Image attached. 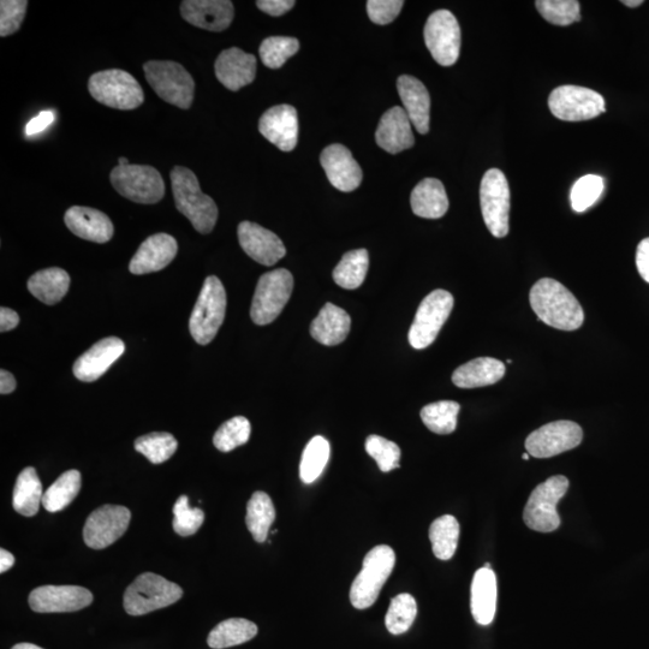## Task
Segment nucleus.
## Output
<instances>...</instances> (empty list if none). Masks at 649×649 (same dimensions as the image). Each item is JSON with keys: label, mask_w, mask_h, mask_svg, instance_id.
<instances>
[{"label": "nucleus", "mask_w": 649, "mask_h": 649, "mask_svg": "<svg viewBox=\"0 0 649 649\" xmlns=\"http://www.w3.org/2000/svg\"><path fill=\"white\" fill-rule=\"evenodd\" d=\"M293 290L294 277L288 270L278 269L261 276L250 308L254 324L265 326L275 321L287 306Z\"/></svg>", "instance_id": "1a4fd4ad"}, {"label": "nucleus", "mask_w": 649, "mask_h": 649, "mask_svg": "<svg viewBox=\"0 0 649 649\" xmlns=\"http://www.w3.org/2000/svg\"><path fill=\"white\" fill-rule=\"evenodd\" d=\"M484 568H486V569H491V564H490V563H486Z\"/></svg>", "instance_id": "0e129e2a"}, {"label": "nucleus", "mask_w": 649, "mask_h": 649, "mask_svg": "<svg viewBox=\"0 0 649 649\" xmlns=\"http://www.w3.org/2000/svg\"><path fill=\"white\" fill-rule=\"evenodd\" d=\"M505 375V365L492 357H479L464 363L452 374V381L461 389H475L493 385L502 380Z\"/></svg>", "instance_id": "c756f323"}, {"label": "nucleus", "mask_w": 649, "mask_h": 649, "mask_svg": "<svg viewBox=\"0 0 649 649\" xmlns=\"http://www.w3.org/2000/svg\"><path fill=\"white\" fill-rule=\"evenodd\" d=\"M330 452V443L324 437H314L307 444L300 464V476L305 484H312L323 474Z\"/></svg>", "instance_id": "ea45409f"}, {"label": "nucleus", "mask_w": 649, "mask_h": 649, "mask_svg": "<svg viewBox=\"0 0 649 649\" xmlns=\"http://www.w3.org/2000/svg\"><path fill=\"white\" fill-rule=\"evenodd\" d=\"M568 488L569 480L563 475L552 476L535 488L523 512L527 527L540 533L555 532L561 526L557 505Z\"/></svg>", "instance_id": "9d476101"}, {"label": "nucleus", "mask_w": 649, "mask_h": 649, "mask_svg": "<svg viewBox=\"0 0 649 649\" xmlns=\"http://www.w3.org/2000/svg\"><path fill=\"white\" fill-rule=\"evenodd\" d=\"M174 529L181 537H190L198 533L205 521L204 511L190 508L189 498L181 496L174 506Z\"/></svg>", "instance_id": "09e8293b"}, {"label": "nucleus", "mask_w": 649, "mask_h": 649, "mask_svg": "<svg viewBox=\"0 0 649 649\" xmlns=\"http://www.w3.org/2000/svg\"><path fill=\"white\" fill-rule=\"evenodd\" d=\"M529 457H531V455H529L528 452H526V454H523V455H522V458H523V460H525V461H528V460H529Z\"/></svg>", "instance_id": "e2e57ef3"}, {"label": "nucleus", "mask_w": 649, "mask_h": 649, "mask_svg": "<svg viewBox=\"0 0 649 649\" xmlns=\"http://www.w3.org/2000/svg\"><path fill=\"white\" fill-rule=\"evenodd\" d=\"M258 634V627L248 619L231 618L219 623L208 635L207 643L213 649L240 646Z\"/></svg>", "instance_id": "f704fd0d"}, {"label": "nucleus", "mask_w": 649, "mask_h": 649, "mask_svg": "<svg viewBox=\"0 0 649 649\" xmlns=\"http://www.w3.org/2000/svg\"><path fill=\"white\" fill-rule=\"evenodd\" d=\"M146 80L166 103L188 110L193 105L195 82L182 64L172 61L145 63Z\"/></svg>", "instance_id": "39448f33"}, {"label": "nucleus", "mask_w": 649, "mask_h": 649, "mask_svg": "<svg viewBox=\"0 0 649 649\" xmlns=\"http://www.w3.org/2000/svg\"><path fill=\"white\" fill-rule=\"evenodd\" d=\"M395 563V551L390 546L379 545L367 553L361 573L350 589V601L355 609L365 610L374 605L394 571Z\"/></svg>", "instance_id": "7ed1b4c3"}, {"label": "nucleus", "mask_w": 649, "mask_h": 649, "mask_svg": "<svg viewBox=\"0 0 649 649\" xmlns=\"http://www.w3.org/2000/svg\"><path fill=\"white\" fill-rule=\"evenodd\" d=\"M294 0H258L256 7L267 15L282 16L295 7Z\"/></svg>", "instance_id": "603ef678"}, {"label": "nucleus", "mask_w": 649, "mask_h": 649, "mask_svg": "<svg viewBox=\"0 0 649 649\" xmlns=\"http://www.w3.org/2000/svg\"><path fill=\"white\" fill-rule=\"evenodd\" d=\"M132 512L125 506L104 505L92 512L87 518L83 539L88 547L103 550L109 547L127 532Z\"/></svg>", "instance_id": "2eb2a0df"}, {"label": "nucleus", "mask_w": 649, "mask_h": 649, "mask_svg": "<svg viewBox=\"0 0 649 649\" xmlns=\"http://www.w3.org/2000/svg\"><path fill=\"white\" fill-rule=\"evenodd\" d=\"M81 474L79 470H68L53 482L44 493L43 505L47 511H62L77 497L81 490Z\"/></svg>", "instance_id": "4c0bfd02"}, {"label": "nucleus", "mask_w": 649, "mask_h": 649, "mask_svg": "<svg viewBox=\"0 0 649 649\" xmlns=\"http://www.w3.org/2000/svg\"><path fill=\"white\" fill-rule=\"evenodd\" d=\"M178 443L172 434L156 432L135 440V450L153 464L164 463L177 451Z\"/></svg>", "instance_id": "79ce46f5"}, {"label": "nucleus", "mask_w": 649, "mask_h": 649, "mask_svg": "<svg viewBox=\"0 0 649 649\" xmlns=\"http://www.w3.org/2000/svg\"><path fill=\"white\" fill-rule=\"evenodd\" d=\"M70 276L59 267L41 270L29 278L28 290L34 297L45 305H57L68 294Z\"/></svg>", "instance_id": "2f4dec72"}, {"label": "nucleus", "mask_w": 649, "mask_h": 649, "mask_svg": "<svg viewBox=\"0 0 649 649\" xmlns=\"http://www.w3.org/2000/svg\"><path fill=\"white\" fill-rule=\"evenodd\" d=\"M178 252V243L168 234H156L142 242L129 264V271L136 276L162 271L172 263Z\"/></svg>", "instance_id": "5701e85b"}, {"label": "nucleus", "mask_w": 649, "mask_h": 649, "mask_svg": "<svg viewBox=\"0 0 649 649\" xmlns=\"http://www.w3.org/2000/svg\"><path fill=\"white\" fill-rule=\"evenodd\" d=\"M27 0H2L0 2V37L19 31L26 17Z\"/></svg>", "instance_id": "8fccbe9b"}, {"label": "nucleus", "mask_w": 649, "mask_h": 649, "mask_svg": "<svg viewBox=\"0 0 649 649\" xmlns=\"http://www.w3.org/2000/svg\"><path fill=\"white\" fill-rule=\"evenodd\" d=\"M214 70L218 81L225 88L237 92L255 80L256 58L238 47H231L220 53Z\"/></svg>", "instance_id": "b1692460"}, {"label": "nucleus", "mask_w": 649, "mask_h": 649, "mask_svg": "<svg viewBox=\"0 0 649 649\" xmlns=\"http://www.w3.org/2000/svg\"><path fill=\"white\" fill-rule=\"evenodd\" d=\"M15 564V557L7 550L0 551V573L4 574Z\"/></svg>", "instance_id": "13d9d810"}, {"label": "nucleus", "mask_w": 649, "mask_h": 649, "mask_svg": "<svg viewBox=\"0 0 649 649\" xmlns=\"http://www.w3.org/2000/svg\"><path fill=\"white\" fill-rule=\"evenodd\" d=\"M636 266L643 281L649 283V237L641 241L637 247Z\"/></svg>", "instance_id": "5fc2aeb1"}, {"label": "nucleus", "mask_w": 649, "mask_h": 649, "mask_svg": "<svg viewBox=\"0 0 649 649\" xmlns=\"http://www.w3.org/2000/svg\"><path fill=\"white\" fill-rule=\"evenodd\" d=\"M410 204L416 216L439 219L449 210V199L444 184L436 178H425L413 190Z\"/></svg>", "instance_id": "7c9ffc66"}, {"label": "nucleus", "mask_w": 649, "mask_h": 649, "mask_svg": "<svg viewBox=\"0 0 649 649\" xmlns=\"http://www.w3.org/2000/svg\"><path fill=\"white\" fill-rule=\"evenodd\" d=\"M276 520V509L269 494L255 492L247 505L246 523L256 543H265Z\"/></svg>", "instance_id": "72a5a7b5"}, {"label": "nucleus", "mask_w": 649, "mask_h": 649, "mask_svg": "<svg viewBox=\"0 0 649 649\" xmlns=\"http://www.w3.org/2000/svg\"><path fill=\"white\" fill-rule=\"evenodd\" d=\"M461 406L454 401H439L428 404L421 410V419L428 430L437 434L454 433Z\"/></svg>", "instance_id": "58836bf2"}, {"label": "nucleus", "mask_w": 649, "mask_h": 649, "mask_svg": "<svg viewBox=\"0 0 649 649\" xmlns=\"http://www.w3.org/2000/svg\"><path fill=\"white\" fill-rule=\"evenodd\" d=\"M125 345L122 339L109 337L95 343L91 349L76 360L73 372L77 379L93 383L103 377L113 363L124 354Z\"/></svg>", "instance_id": "4be33fe9"}, {"label": "nucleus", "mask_w": 649, "mask_h": 649, "mask_svg": "<svg viewBox=\"0 0 649 649\" xmlns=\"http://www.w3.org/2000/svg\"><path fill=\"white\" fill-rule=\"evenodd\" d=\"M13 649H44V648H41L37 645H33V643H19V645L14 646Z\"/></svg>", "instance_id": "052dcab7"}, {"label": "nucleus", "mask_w": 649, "mask_h": 649, "mask_svg": "<svg viewBox=\"0 0 649 649\" xmlns=\"http://www.w3.org/2000/svg\"><path fill=\"white\" fill-rule=\"evenodd\" d=\"M237 234L244 253L260 265H276L287 254L281 238L259 224L242 222Z\"/></svg>", "instance_id": "a211bd4d"}, {"label": "nucleus", "mask_w": 649, "mask_h": 649, "mask_svg": "<svg viewBox=\"0 0 649 649\" xmlns=\"http://www.w3.org/2000/svg\"><path fill=\"white\" fill-rule=\"evenodd\" d=\"M19 324V314L7 307L0 308V331L4 333L14 330Z\"/></svg>", "instance_id": "6e6d98bb"}, {"label": "nucleus", "mask_w": 649, "mask_h": 649, "mask_svg": "<svg viewBox=\"0 0 649 649\" xmlns=\"http://www.w3.org/2000/svg\"><path fill=\"white\" fill-rule=\"evenodd\" d=\"M460 523L454 516L445 515L437 518L430 528V540L434 556L440 561H449L454 557L460 540Z\"/></svg>", "instance_id": "e433bc0d"}, {"label": "nucleus", "mask_w": 649, "mask_h": 649, "mask_svg": "<svg viewBox=\"0 0 649 649\" xmlns=\"http://www.w3.org/2000/svg\"><path fill=\"white\" fill-rule=\"evenodd\" d=\"M64 222L74 235L95 243L109 242L115 231L111 219L104 212L91 207H70L65 212Z\"/></svg>", "instance_id": "a878e982"}, {"label": "nucleus", "mask_w": 649, "mask_h": 649, "mask_svg": "<svg viewBox=\"0 0 649 649\" xmlns=\"http://www.w3.org/2000/svg\"><path fill=\"white\" fill-rule=\"evenodd\" d=\"M454 308V296L449 291L434 290L421 302L409 330V343L414 349H426L436 341L440 330Z\"/></svg>", "instance_id": "f8f14e48"}, {"label": "nucleus", "mask_w": 649, "mask_h": 649, "mask_svg": "<svg viewBox=\"0 0 649 649\" xmlns=\"http://www.w3.org/2000/svg\"><path fill=\"white\" fill-rule=\"evenodd\" d=\"M43 498V485L37 470L32 467L23 469L14 488V509L23 516L33 517L38 514Z\"/></svg>", "instance_id": "473e14b6"}, {"label": "nucleus", "mask_w": 649, "mask_h": 649, "mask_svg": "<svg viewBox=\"0 0 649 649\" xmlns=\"http://www.w3.org/2000/svg\"><path fill=\"white\" fill-rule=\"evenodd\" d=\"M181 15L189 25L210 32H223L234 21L235 8L230 0H184Z\"/></svg>", "instance_id": "aec40b11"}, {"label": "nucleus", "mask_w": 649, "mask_h": 649, "mask_svg": "<svg viewBox=\"0 0 649 649\" xmlns=\"http://www.w3.org/2000/svg\"><path fill=\"white\" fill-rule=\"evenodd\" d=\"M300 50L299 40L290 37H270L260 45L259 53L265 67L282 68Z\"/></svg>", "instance_id": "37998d69"}, {"label": "nucleus", "mask_w": 649, "mask_h": 649, "mask_svg": "<svg viewBox=\"0 0 649 649\" xmlns=\"http://www.w3.org/2000/svg\"><path fill=\"white\" fill-rule=\"evenodd\" d=\"M622 3L628 8H637L643 4L642 0H624Z\"/></svg>", "instance_id": "bf43d9fd"}, {"label": "nucleus", "mask_w": 649, "mask_h": 649, "mask_svg": "<svg viewBox=\"0 0 649 649\" xmlns=\"http://www.w3.org/2000/svg\"><path fill=\"white\" fill-rule=\"evenodd\" d=\"M182 588L152 573L142 574L124 594V609L130 616H144L164 609L182 598Z\"/></svg>", "instance_id": "0eeeda50"}, {"label": "nucleus", "mask_w": 649, "mask_h": 649, "mask_svg": "<svg viewBox=\"0 0 649 649\" xmlns=\"http://www.w3.org/2000/svg\"><path fill=\"white\" fill-rule=\"evenodd\" d=\"M88 91L98 103L111 109L130 111L138 109L145 94L138 80L127 71L110 69L91 76Z\"/></svg>", "instance_id": "20e7f679"}, {"label": "nucleus", "mask_w": 649, "mask_h": 649, "mask_svg": "<svg viewBox=\"0 0 649 649\" xmlns=\"http://www.w3.org/2000/svg\"><path fill=\"white\" fill-rule=\"evenodd\" d=\"M416 615H418V604L413 595L403 593L391 600L389 611L386 613V629L392 635L407 633L412 628Z\"/></svg>", "instance_id": "a19ab883"}, {"label": "nucleus", "mask_w": 649, "mask_h": 649, "mask_svg": "<svg viewBox=\"0 0 649 649\" xmlns=\"http://www.w3.org/2000/svg\"><path fill=\"white\" fill-rule=\"evenodd\" d=\"M118 165H121V166L129 165V160L127 158H119L118 159Z\"/></svg>", "instance_id": "680f3d73"}, {"label": "nucleus", "mask_w": 649, "mask_h": 649, "mask_svg": "<svg viewBox=\"0 0 649 649\" xmlns=\"http://www.w3.org/2000/svg\"><path fill=\"white\" fill-rule=\"evenodd\" d=\"M53 121H55V112H40L37 117H34L32 121H29L26 125V134L32 136L44 132L47 127H50Z\"/></svg>", "instance_id": "864d4df0"}, {"label": "nucleus", "mask_w": 649, "mask_h": 649, "mask_svg": "<svg viewBox=\"0 0 649 649\" xmlns=\"http://www.w3.org/2000/svg\"><path fill=\"white\" fill-rule=\"evenodd\" d=\"M351 329L350 315L332 303L321 308L311 325V336L320 344L335 347L347 339Z\"/></svg>", "instance_id": "cd10ccee"}, {"label": "nucleus", "mask_w": 649, "mask_h": 649, "mask_svg": "<svg viewBox=\"0 0 649 649\" xmlns=\"http://www.w3.org/2000/svg\"><path fill=\"white\" fill-rule=\"evenodd\" d=\"M365 446L367 454L378 463L381 472L389 473L400 468L402 452L396 443L380 436H369Z\"/></svg>", "instance_id": "de8ad7c7"}, {"label": "nucleus", "mask_w": 649, "mask_h": 649, "mask_svg": "<svg viewBox=\"0 0 649 649\" xmlns=\"http://www.w3.org/2000/svg\"><path fill=\"white\" fill-rule=\"evenodd\" d=\"M93 603V594L79 586H43L29 595V606L38 613L75 612Z\"/></svg>", "instance_id": "f3484780"}, {"label": "nucleus", "mask_w": 649, "mask_h": 649, "mask_svg": "<svg viewBox=\"0 0 649 649\" xmlns=\"http://www.w3.org/2000/svg\"><path fill=\"white\" fill-rule=\"evenodd\" d=\"M226 313L224 285L216 276L207 277L189 320L194 341L210 344L223 325Z\"/></svg>", "instance_id": "423d86ee"}, {"label": "nucleus", "mask_w": 649, "mask_h": 649, "mask_svg": "<svg viewBox=\"0 0 649 649\" xmlns=\"http://www.w3.org/2000/svg\"><path fill=\"white\" fill-rule=\"evenodd\" d=\"M535 7L552 25L565 27L581 20L580 2L576 0H539Z\"/></svg>", "instance_id": "a18cd8bd"}, {"label": "nucleus", "mask_w": 649, "mask_h": 649, "mask_svg": "<svg viewBox=\"0 0 649 649\" xmlns=\"http://www.w3.org/2000/svg\"><path fill=\"white\" fill-rule=\"evenodd\" d=\"M404 111L420 134L430 132L431 97L426 86L414 76L402 75L397 81Z\"/></svg>", "instance_id": "bb28decb"}, {"label": "nucleus", "mask_w": 649, "mask_h": 649, "mask_svg": "<svg viewBox=\"0 0 649 649\" xmlns=\"http://www.w3.org/2000/svg\"><path fill=\"white\" fill-rule=\"evenodd\" d=\"M482 217L494 237L509 234L510 188L502 171L490 169L482 177L480 186Z\"/></svg>", "instance_id": "9b49d317"}, {"label": "nucleus", "mask_w": 649, "mask_h": 649, "mask_svg": "<svg viewBox=\"0 0 649 649\" xmlns=\"http://www.w3.org/2000/svg\"><path fill=\"white\" fill-rule=\"evenodd\" d=\"M171 186L177 210L188 218L200 234H210L217 224L218 207L211 196L202 193L194 172L176 166L171 171Z\"/></svg>", "instance_id": "f03ea898"}, {"label": "nucleus", "mask_w": 649, "mask_h": 649, "mask_svg": "<svg viewBox=\"0 0 649 649\" xmlns=\"http://www.w3.org/2000/svg\"><path fill=\"white\" fill-rule=\"evenodd\" d=\"M320 163L336 189L350 193L360 187L362 169L347 147L339 144L326 147L321 153Z\"/></svg>", "instance_id": "412c9836"}, {"label": "nucleus", "mask_w": 649, "mask_h": 649, "mask_svg": "<svg viewBox=\"0 0 649 649\" xmlns=\"http://www.w3.org/2000/svg\"><path fill=\"white\" fill-rule=\"evenodd\" d=\"M552 115L565 122H582L593 119L606 110L603 95L580 86H561L550 95Z\"/></svg>", "instance_id": "ddd939ff"}, {"label": "nucleus", "mask_w": 649, "mask_h": 649, "mask_svg": "<svg viewBox=\"0 0 649 649\" xmlns=\"http://www.w3.org/2000/svg\"><path fill=\"white\" fill-rule=\"evenodd\" d=\"M582 439V428L576 422L556 421L529 434L526 449L535 458H550L577 448Z\"/></svg>", "instance_id": "dca6fc26"}, {"label": "nucleus", "mask_w": 649, "mask_h": 649, "mask_svg": "<svg viewBox=\"0 0 649 649\" xmlns=\"http://www.w3.org/2000/svg\"><path fill=\"white\" fill-rule=\"evenodd\" d=\"M369 266V255L366 249L351 250L343 255L333 271V281L347 290L360 288L365 282Z\"/></svg>", "instance_id": "c9c22d12"}, {"label": "nucleus", "mask_w": 649, "mask_h": 649, "mask_svg": "<svg viewBox=\"0 0 649 649\" xmlns=\"http://www.w3.org/2000/svg\"><path fill=\"white\" fill-rule=\"evenodd\" d=\"M403 5L402 0H369L367 13L369 19L377 25H389L400 15Z\"/></svg>", "instance_id": "3c124183"}, {"label": "nucleus", "mask_w": 649, "mask_h": 649, "mask_svg": "<svg viewBox=\"0 0 649 649\" xmlns=\"http://www.w3.org/2000/svg\"><path fill=\"white\" fill-rule=\"evenodd\" d=\"M605 182L603 177L587 175L580 178L571 189V206L577 213H582L598 202L603 195Z\"/></svg>", "instance_id": "49530a36"}, {"label": "nucleus", "mask_w": 649, "mask_h": 649, "mask_svg": "<svg viewBox=\"0 0 649 649\" xmlns=\"http://www.w3.org/2000/svg\"><path fill=\"white\" fill-rule=\"evenodd\" d=\"M529 300L538 318L557 330L575 331L585 321L580 302L555 279L543 278L535 283Z\"/></svg>", "instance_id": "f257e3e1"}, {"label": "nucleus", "mask_w": 649, "mask_h": 649, "mask_svg": "<svg viewBox=\"0 0 649 649\" xmlns=\"http://www.w3.org/2000/svg\"><path fill=\"white\" fill-rule=\"evenodd\" d=\"M425 43L434 61L442 67H451L461 52V28L448 10H438L428 17Z\"/></svg>", "instance_id": "4468645a"}, {"label": "nucleus", "mask_w": 649, "mask_h": 649, "mask_svg": "<svg viewBox=\"0 0 649 649\" xmlns=\"http://www.w3.org/2000/svg\"><path fill=\"white\" fill-rule=\"evenodd\" d=\"M16 389V379L13 374L5 369L0 371V394L9 395Z\"/></svg>", "instance_id": "4d7b16f0"}, {"label": "nucleus", "mask_w": 649, "mask_h": 649, "mask_svg": "<svg viewBox=\"0 0 649 649\" xmlns=\"http://www.w3.org/2000/svg\"><path fill=\"white\" fill-rule=\"evenodd\" d=\"M250 432H252L250 422L243 416H236L218 428L213 437V444L219 451L230 452L238 446L247 444Z\"/></svg>", "instance_id": "c03bdc74"}, {"label": "nucleus", "mask_w": 649, "mask_h": 649, "mask_svg": "<svg viewBox=\"0 0 649 649\" xmlns=\"http://www.w3.org/2000/svg\"><path fill=\"white\" fill-rule=\"evenodd\" d=\"M110 181L119 195L138 204H158L165 195L163 177L153 166L118 165L111 171Z\"/></svg>", "instance_id": "6e6552de"}, {"label": "nucleus", "mask_w": 649, "mask_h": 649, "mask_svg": "<svg viewBox=\"0 0 649 649\" xmlns=\"http://www.w3.org/2000/svg\"><path fill=\"white\" fill-rule=\"evenodd\" d=\"M259 132L283 152L295 150L299 139V118L295 107L273 106L259 121Z\"/></svg>", "instance_id": "6ab92c4d"}, {"label": "nucleus", "mask_w": 649, "mask_h": 649, "mask_svg": "<svg viewBox=\"0 0 649 649\" xmlns=\"http://www.w3.org/2000/svg\"><path fill=\"white\" fill-rule=\"evenodd\" d=\"M375 140L379 147L391 154L409 150L415 144L412 122L400 106L392 107L381 117Z\"/></svg>", "instance_id": "393cba45"}, {"label": "nucleus", "mask_w": 649, "mask_h": 649, "mask_svg": "<svg viewBox=\"0 0 649 649\" xmlns=\"http://www.w3.org/2000/svg\"><path fill=\"white\" fill-rule=\"evenodd\" d=\"M475 622L490 625L497 610V577L492 569L481 568L476 571L470 598Z\"/></svg>", "instance_id": "c85d7f7f"}]
</instances>
